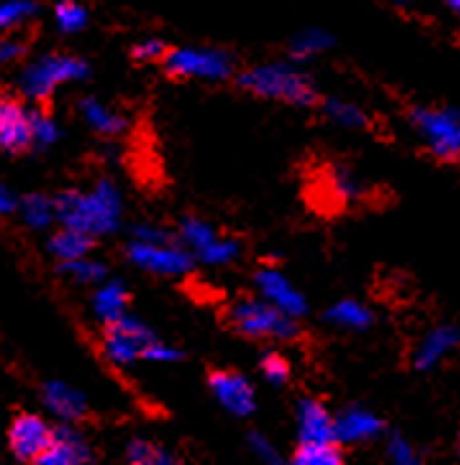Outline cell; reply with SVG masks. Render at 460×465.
Instances as JSON below:
<instances>
[{
    "label": "cell",
    "mask_w": 460,
    "mask_h": 465,
    "mask_svg": "<svg viewBox=\"0 0 460 465\" xmlns=\"http://www.w3.org/2000/svg\"><path fill=\"white\" fill-rule=\"evenodd\" d=\"M37 3L35 0H0V35L14 32L35 19Z\"/></svg>",
    "instance_id": "484cf974"
},
{
    "label": "cell",
    "mask_w": 460,
    "mask_h": 465,
    "mask_svg": "<svg viewBox=\"0 0 460 465\" xmlns=\"http://www.w3.org/2000/svg\"><path fill=\"white\" fill-rule=\"evenodd\" d=\"M329 190L335 193L337 200H345V203H350V200H358V197L364 195V187H361V182L353 176V173L347 172H332L329 173Z\"/></svg>",
    "instance_id": "d6a6232c"
},
{
    "label": "cell",
    "mask_w": 460,
    "mask_h": 465,
    "mask_svg": "<svg viewBox=\"0 0 460 465\" xmlns=\"http://www.w3.org/2000/svg\"><path fill=\"white\" fill-rule=\"evenodd\" d=\"M53 437H55V429L45 418L35 416V413H22L14 418V423L8 429V447L19 460L32 463L48 450Z\"/></svg>",
    "instance_id": "9c48e42d"
},
{
    "label": "cell",
    "mask_w": 460,
    "mask_h": 465,
    "mask_svg": "<svg viewBox=\"0 0 460 465\" xmlns=\"http://www.w3.org/2000/svg\"><path fill=\"white\" fill-rule=\"evenodd\" d=\"M32 145V111L16 98L0 95V150L22 153Z\"/></svg>",
    "instance_id": "8fae6325"
},
{
    "label": "cell",
    "mask_w": 460,
    "mask_h": 465,
    "mask_svg": "<svg viewBox=\"0 0 460 465\" xmlns=\"http://www.w3.org/2000/svg\"><path fill=\"white\" fill-rule=\"evenodd\" d=\"M166 55H169V45L158 37H145L132 48V58L140 64H158V61L164 64Z\"/></svg>",
    "instance_id": "836d02e7"
},
{
    "label": "cell",
    "mask_w": 460,
    "mask_h": 465,
    "mask_svg": "<svg viewBox=\"0 0 460 465\" xmlns=\"http://www.w3.org/2000/svg\"><path fill=\"white\" fill-rule=\"evenodd\" d=\"M460 344L458 326H435L429 334L421 337V342L413 350V366L418 371H432L436 368L455 347Z\"/></svg>",
    "instance_id": "5bb4252c"
},
{
    "label": "cell",
    "mask_w": 460,
    "mask_h": 465,
    "mask_svg": "<svg viewBox=\"0 0 460 465\" xmlns=\"http://www.w3.org/2000/svg\"><path fill=\"white\" fill-rule=\"evenodd\" d=\"M413 129L439 161H460L458 108H413Z\"/></svg>",
    "instance_id": "5b68a950"
},
{
    "label": "cell",
    "mask_w": 460,
    "mask_h": 465,
    "mask_svg": "<svg viewBox=\"0 0 460 465\" xmlns=\"http://www.w3.org/2000/svg\"><path fill=\"white\" fill-rule=\"evenodd\" d=\"M25 55V43L14 40V37H0V66L14 64Z\"/></svg>",
    "instance_id": "74e56055"
},
{
    "label": "cell",
    "mask_w": 460,
    "mask_h": 465,
    "mask_svg": "<svg viewBox=\"0 0 460 465\" xmlns=\"http://www.w3.org/2000/svg\"><path fill=\"white\" fill-rule=\"evenodd\" d=\"M297 437L303 447L335 444V416L318 400H303L297 408Z\"/></svg>",
    "instance_id": "4fadbf2b"
},
{
    "label": "cell",
    "mask_w": 460,
    "mask_h": 465,
    "mask_svg": "<svg viewBox=\"0 0 460 465\" xmlns=\"http://www.w3.org/2000/svg\"><path fill=\"white\" fill-rule=\"evenodd\" d=\"M61 271L66 276H72L76 284H85V287L103 284V279H105V266L100 261H93L90 255L87 258H79V261H72V263H64Z\"/></svg>",
    "instance_id": "f1b7e54d"
},
{
    "label": "cell",
    "mask_w": 460,
    "mask_h": 465,
    "mask_svg": "<svg viewBox=\"0 0 460 465\" xmlns=\"http://www.w3.org/2000/svg\"><path fill=\"white\" fill-rule=\"evenodd\" d=\"M250 450H253L261 460H266V463H274V460H276V450H274V444H271L264 434H250Z\"/></svg>",
    "instance_id": "f35d334b"
},
{
    "label": "cell",
    "mask_w": 460,
    "mask_h": 465,
    "mask_svg": "<svg viewBox=\"0 0 460 465\" xmlns=\"http://www.w3.org/2000/svg\"><path fill=\"white\" fill-rule=\"evenodd\" d=\"M382 434V420L365 408H347L335 418V440L345 444H361Z\"/></svg>",
    "instance_id": "2e32d148"
},
{
    "label": "cell",
    "mask_w": 460,
    "mask_h": 465,
    "mask_svg": "<svg viewBox=\"0 0 460 465\" xmlns=\"http://www.w3.org/2000/svg\"><path fill=\"white\" fill-rule=\"evenodd\" d=\"M445 3H447V8H450L455 16H460V0H445Z\"/></svg>",
    "instance_id": "60d3db41"
},
{
    "label": "cell",
    "mask_w": 460,
    "mask_h": 465,
    "mask_svg": "<svg viewBox=\"0 0 460 465\" xmlns=\"http://www.w3.org/2000/svg\"><path fill=\"white\" fill-rule=\"evenodd\" d=\"M179 358H182V352L176 347L164 344L161 340H155V342L150 344L145 350V355H143V361H150V363H171V361H179Z\"/></svg>",
    "instance_id": "8d00e7d4"
},
{
    "label": "cell",
    "mask_w": 460,
    "mask_h": 465,
    "mask_svg": "<svg viewBox=\"0 0 460 465\" xmlns=\"http://www.w3.org/2000/svg\"><path fill=\"white\" fill-rule=\"evenodd\" d=\"M126 255L137 269L155 273V276H185L193 269V252L176 240H166V242L132 240Z\"/></svg>",
    "instance_id": "ba28073f"
},
{
    "label": "cell",
    "mask_w": 460,
    "mask_h": 465,
    "mask_svg": "<svg viewBox=\"0 0 460 465\" xmlns=\"http://www.w3.org/2000/svg\"><path fill=\"white\" fill-rule=\"evenodd\" d=\"M158 337L147 329L143 321L126 313L122 321L105 326V334H103V355L111 363H116V366H129L135 361H143L145 350Z\"/></svg>",
    "instance_id": "52a82bcc"
},
{
    "label": "cell",
    "mask_w": 460,
    "mask_h": 465,
    "mask_svg": "<svg viewBox=\"0 0 460 465\" xmlns=\"http://www.w3.org/2000/svg\"><path fill=\"white\" fill-rule=\"evenodd\" d=\"M326 321L350 331H364L374 323V313L358 300H339L337 305L326 311Z\"/></svg>",
    "instance_id": "44dd1931"
},
{
    "label": "cell",
    "mask_w": 460,
    "mask_h": 465,
    "mask_svg": "<svg viewBox=\"0 0 460 465\" xmlns=\"http://www.w3.org/2000/svg\"><path fill=\"white\" fill-rule=\"evenodd\" d=\"M211 392L218 400V405L224 411H229L232 416L245 418L255 411V394L253 387L247 384V379L235 373V371H214L211 379Z\"/></svg>",
    "instance_id": "7c38bea8"
},
{
    "label": "cell",
    "mask_w": 460,
    "mask_h": 465,
    "mask_svg": "<svg viewBox=\"0 0 460 465\" xmlns=\"http://www.w3.org/2000/svg\"><path fill=\"white\" fill-rule=\"evenodd\" d=\"M58 137H61L58 124L53 122L48 114H43V111H32V145L48 147Z\"/></svg>",
    "instance_id": "4dcf8cb0"
},
{
    "label": "cell",
    "mask_w": 460,
    "mask_h": 465,
    "mask_svg": "<svg viewBox=\"0 0 460 465\" xmlns=\"http://www.w3.org/2000/svg\"><path fill=\"white\" fill-rule=\"evenodd\" d=\"M129 465H187L176 452L147 440H135L126 450Z\"/></svg>",
    "instance_id": "603a6c76"
},
{
    "label": "cell",
    "mask_w": 460,
    "mask_h": 465,
    "mask_svg": "<svg viewBox=\"0 0 460 465\" xmlns=\"http://www.w3.org/2000/svg\"><path fill=\"white\" fill-rule=\"evenodd\" d=\"M55 221L93 240L111 234L122 221V195L108 179L97 182L93 193H64L55 197Z\"/></svg>",
    "instance_id": "6da1fadb"
},
{
    "label": "cell",
    "mask_w": 460,
    "mask_h": 465,
    "mask_svg": "<svg viewBox=\"0 0 460 465\" xmlns=\"http://www.w3.org/2000/svg\"><path fill=\"white\" fill-rule=\"evenodd\" d=\"M79 114H82V119L90 124L97 134H103V137H116V134H122L124 129L129 126L126 116H122L116 108L100 103L97 98L79 100Z\"/></svg>",
    "instance_id": "d6986e66"
},
{
    "label": "cell",
    "mask_w": 460,
    "mask_h": 465,
    "mask_svg": "<svg viewBox=\"0 0 460 465\" xmlns=\"http://www.w3.org/2000/svg\"><path fill=\"white\" fill-rule=\"evenodd\" d=\"M43 402L53 416L64 423H74L87 413V400L79 390H74L72 384L64 381H48L43 387Z\"/></svg>",
    "instance_id": "e0dca14e"
},
{
    "label": "cell",
    "mask_w": 460,
    "mask_h": 465,
    "mask_svg": "<svg viewBox=\"0 0 460 465\" xmlns=\"http://www.w3.org/2000/svg\"><path fill=\"white\" fill-rule=\"evenodd\" d=\"M164 69L176 79L224 82L235 74V58L218 48H174L164 58Z\"/></svg>",
    "instance_id": "8992f818"
},
{
    "label": "cell",
    "mask_w": 460,
    "mask_h": 465,
    "mask_svg": "<svg viewBox=\"0 0 460 465\" xmlns=\"http://www.w3.org/2000/svg\"><path fill=\"white\" fill-rule=\"evenodd\" d=\"M290 465H345L342 455L335 444H314V447H300Z\"/></svg>",
    "instance_id": "f546056e"
},
{
    "label": "cell",
    "mask_w": 460,
    "mask_h": 465,
    "mask_svg": "<svg viewBox=\"0 0 460 465\" xmlns=\"http://www.w3.org/2000/svg\"><path fill=\"white\" fill-rule=\"evenodd\" d=\"M93 455L87 441L82 440L72 426H64L55 431V437L50 441V447L32 460V465H90Z\"/></svg>",
    "instance_id": "9a60e30c"
},
{
    "label": "cell",
    "mask_w": 460,
    "mask_h": 465,
    "mask_svg": "<svg viewBox=\"0 0 460 465\" xmlns=\"http://www.w3.org/2000/svg\"><path fill=\"white\" fill-rule=\"evenodd\" d=\"M332 45H335V37L329 32H324L318 26H311V29H303V32H297L292 37L290 55L295 61H308V58L318 55V53L329 50Z\"/></svg>",
    "instance_id": "cb8c5ba5"
},
{
    "label": "cell",
    "mask_w": 460,
    "mask_h": 465,
    "mask_svg": "<svg viewBox=\"0 0 460 465\" xmlns=\"http://www.w3.org/2000/svg\"><path fill=\"white\" fill-rule=\"evenodd\" d=\"M237 255H240V242H237V240L218 237L216 242L200 255V261L208 263V266H226V263H232Z\"/></svg>",
    "instance_id": "1f68e13d"
},
{
    "label": "cell",
    "mask_w": 460,
    "mask_h": 465,
    "mask_svg": "<svg viewBox=\"0 0 460 465\" xmlns=\"http://www.w3.org/2000/svg\"><path fill=\"white\" fill-rule=\"evenodd\" d=\"M389 3H395V5H405L408 0H389Z\"/></svg>",
    "instance_id": "b9f144b4"
},
{
    "label": "cell",
    "mask_w": 460,
    "mask_h": 465,
    "mask_svg": "<svg viewBox=\"0 0 460 465\" xmlns=\"http://www.w3.org/2000/svg\"><path fill=\"white\" fill-rule=\"evenodd\" d=\"M324 114H326L335 124L345 126V129H361V126L368 124V116H365L364 108L355 105V103H350V100H326V103H324Z\"/></svg>",
    "instance_id": "4316f807"
},
{
    "label": "cell",
    "mask_w": 460,
    "mask_h": 465,
    "mask_svg": "<svg viewBox=\"0 0 460 465\" xmlns=\"http://www.w3.org/2000/svg\"><path fill=\"white\" fill-rule=\"evenodd\" d=\"M255 287H258V292L264 297V302L274 305L285 316H290V319L305 316V311H308L305 297L300 294V290H295V284L282 271L261 269L255 273Z\"/></svg>",
    "instance_id": "30bf717a"
},
{
    "label": "cell",
    "mask_w": 460,
    "mask_h": 465,
    "mask_svg": "<svg viewBox=\"0 0 460 465\" xmlns=\"http://www.w3.org/2000/svg\"><path fill=\"white\" fill-rule=\"evenodd\" d=\"M90 74V66L69 53H48L32 64H26V69L19 76V90L29 100H48L61 84L79 82Z\"/></svg>",
    "instance_id": "3957f363"
},
{
    "label": "cell",
    "mask_w": 460,
    "mask_h": 465,
    "mask_svg": "<svg viewBox=\"0 0 460 465\" xmlns=\"http://www.w3.org/2000/svg\"><path fill=\"white\" fill-rule=\"evenodd\" d=\"M53 19H55V26L66 35H74V32H82L87 22H90V14L82 3L76 0H61L53 11Z\"/></svg>",
    "instance_id": "83f0119b"
},
{
    "label": "cell",
    "mask_w": 460,
    "mask_h": 465,
    "mask_svg": "<svg viewBox=\"0 0 460 465\" xmlns=\"http://www.w3.org/2000/svg\"><path fill=\"white\" fill-rule=\"evenodd\" d=\"M126 305H129V292L119 279H105L93 297V311L97 321H103L105 326L122 321L126 316Z\"/></svg>",
    "instance_id": "ac0fdd59"
},
{
    "label": "cell",
    "mask_w": 460,
    "mask_h": 465,
    "mask_svg": "<svg viewBox=\"0 0 460 465\" xmlns=\"http://www.w3.org/2000/svg\"><path fill=\"white\" fill-rule=\"evenodd\" d=\"M261 373H264V379H266L268 384L279 387V384H285L290 379V363L279 352H268L261 361Z\"/></svg>",
    "instance_id": "e575fe53"
},
{
    "label": "cell",
    "mask_w": 460,
    "mask_h": 465,
    "mask_svg": "<svg viewBox=\"0 0 460 465\" xmlns=\"http://www.w3.org/2000/svg\"><path fill=\"white\" fill-rule=\"evenodd\" d=\"M389 465H421V458L405 437H392L387 444Z\"/></svg>",
    "instance_id": "d590c367"
},
{
    "label": "cell",
    "mask_w": 460,
    "mask_h": 465,
    "mask_svg": "<svg viewBox=\"0 0 460 465\" xmlns=\"http://www.w3.org/2000/svg\"><path fill=\"white\" fill-rule=\"evenodd\" d=\"M218 237H221V234H218L208 221L195 219V216L182 219V226H179V242H182V247H190V252L197 255V258H200L208 247L214 245Z\"/></svg>",
    "instance_id": "7402d4cb"
},
{
    "label": "cell",
    "mask_w": 460,
    "mask_h": 465,
    "mask_svg": "<svg viewBox=\"0 0 460 465\" xmlns=\"http://www.w3.org/2000/svg\"><path fill=\"white\" fill-rule=\"evenodd\" d=\"M14 208H16V200L11 195V190L0 184V216H8Z\"/></svg>",
    "instance_id": "ab89813d"
},
{
    "label": "cell",
    "mask_w": 460,
    "mask_h": 465,
    "mask_svg": "<svg viewBox=\"0 0 460 465\" xmlns=\"http://www.w3.org/2000/svg\"><path fill=\"white\" fill-rule=\"evenodd\" d=\"M240 87L266 100H282L290 105H314L315 87L308 74L295 69L292 64H264L255 69H245L237 76Z\"/></svg>",
    "instance_id": "7a4b0ae2"
},
{
    "label": "cell",
    "mask_w": 460,
    "mask_h": 465,
    "mask_svg": "<svg viewBox=\"0 0 460 465\" xmlns=\"http://www.w3.org/2000/svg\"><path fill=\"white\" fill-rule=\"evenodd\" d=\"M229 321L232 326L250 340H279L290 342L300 334L297 321L285 316L274 305L264 300H240L229 308Z\"/></svg>",
    "instance_id": "277c9868"
},
{
    "label": "cell",
    "mask_w": 460,
    "mask_h": 465,
    "mask_svg": "<svg viewBox=\"0 0 460 465\" xmlns=\"http://www.w3.org/2000/svg\"><path fill=\"white\" fill-rule=\"evenodd\" d=\"M48 250L50 255L58 258L61 266H64V263H72V261H79V258H87L90 250H93V237L82 234V232H76V229L61 226V229L50 237Z\"/></svg>",
    "instance_id": "ffe728a7"
},
{
    "label": "cell",
    "mask_w": 460,
    "mask_h": 465,
    "mask_svg": "<svg viewBox=\"0 0 460 465\" xmlns=\"http://www.w3.org/2000/svg\"><path fill=\"white\" fill-rule=\"evenodd\" d=\"M22 216L29 229L40 232L55 221V200L45 195H29L22 200Z\"/></svg>",
    "instance_id": "d4e9b609"
}]
</instances>
